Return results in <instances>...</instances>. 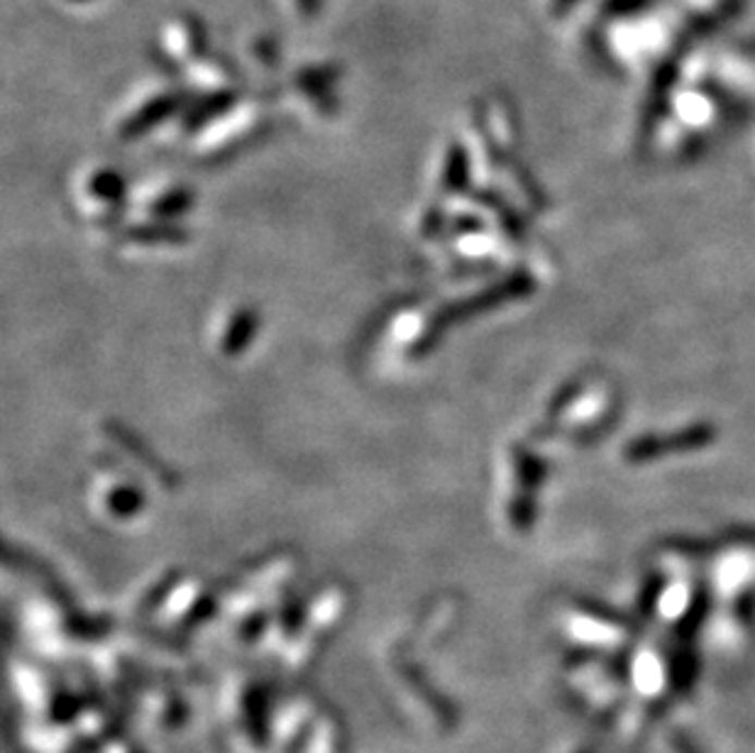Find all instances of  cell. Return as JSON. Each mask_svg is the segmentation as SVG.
I'll return each instance as SVG.
<instances>
[{"instance_id":"cell-3","label":"cell","mask_w":755,"mask_h":753,"mask_svg":"<svg viewBox=\"0 0 755 753\" xmlns=\"http://www.w3.org/2000/svg\"><path fill=\"white\" fill-rule=\"evenodd\" d=\"M179 100H181V96L176 92H159L155 96H149L143 106L135 108L133 113L125 118L123 135L145 133L147 127L157 125L159 120H162L165 116H169L171 110L179 106Z\"/></svg>"},{"instance_id":"cell-1","label":"cell","mask_w":755,"mask_h":753,"mask_svg":"<svg viewBox=\"0 0 755 753\" xmlns=\"http://www.w3.org/2000/svg\"><path fill=\"white\" fill-rule=\"evenodd\" d=\"M162 54L169 64L191 69L206 57V27L196 15L179 13L162 33Z\"/></svg>"},{"instance_id":"cell-4","label":"cell","mask_w":755,"mask_h":753,"mask_svg":"<svg viewBox=\"0 0 755 753\" xmlns=\"http://www.w3.org/2000/svg\"><path fill=\"white\" fill-rule=\"evenodd\" d=\"M249 54L259 66L275 69L279 64V47H277L275 39H269V37L257 39V42L249 47Z\"/></svg>"},{"instance_id":"cell-5","label":"cell","mask_w":755,"mask_h":753,"mask_svg":"<svg viewBox=\"0 0 755 753\" xmlns=\"http://www.w3.org/2000/svg\"><path fill=\"white\" fill-rule=\"evenodd\" d=\"M291 8L304 20H314L318 17L320 8H324V0H291Z\"/></svg>"},{"instance_id":"cell-2","label":"cell","mask_w":755,"mask_h":753,"mask_svg":"<svg viewBox=\"0 0 755 753\" xmlns=\"http://www.w3.org/2000/svg\"><path fill=\"white\" fill-rule=\"evenodd\" d=\"M194 86L206 88L208 94H233L238 86V69L223 54H206L188 69Z\"/></svg>"},{"instance_id":"cell-6","label":"cell","mask_w":755,"mask_h":753,"mask_svg":"<svg viewBox=\"0 0 755 753\" xmlns=\"http://www.w3.org/2000/svg\"><path fill=\"white\" fill-rule=\"evenodd\" d=\"M64 3H74V5H84V3H90V0H64Z\"/></svg>"}]
</instances>
